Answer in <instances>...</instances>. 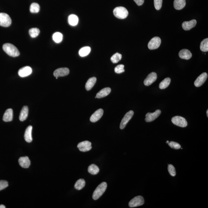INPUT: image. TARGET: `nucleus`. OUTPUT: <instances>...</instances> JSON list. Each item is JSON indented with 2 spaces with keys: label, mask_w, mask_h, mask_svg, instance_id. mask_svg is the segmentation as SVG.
I'll list each match as a JSON object with an SVG mask.
<instances>
[{
  "label": "nucleus",
  "mask_w": 208,
  "mask_h": 208,
  "mask_svg": "<svg viewBox=\"0 0 208 208\" xmlns=\"http://www.w3.org/2000/svg\"><path fill=\"white\" fill-rule=\"evenodd\" d=\"M3 49L8 55L16 57L20 55L18 49L16 47L11 44L6 43L3 46Z\"/></svg>",
  "instance_id": "nucleus-1"
},
{
  "label": "nucleus",
  "mask_w": 208,
  "mask_h": 208,
  "mask_svg": "<svg viewBox=\"0 0 208 208\" xmlns=\"http://www.w3.org/2000/svg\"><path fill=\"white\" fill-rule=\"evenodd\" d=\"M107 187V184L106 182H103L99 184L93 193V199L94 200L99 199L106 191Z\"/></svg>",
  "instance_id": "nucleus-2"
},
{
  "label": "nucleus",
  "mask_w": 208,
  "mask_h": 208,
  "mask_svg": "<svg viewBox=\"0 0 208 208\" xmlns=\"http://www.w3.org/2000/svg\"><path fill=\"white\" fill-rule=\"evenodd\" d=\"M113 14L118 18L124 19L128 16V12L124 7H118L114 9Z\"/></svg>",
  "instance_id": "nucleus-3"
},
{
  "label": "nucleus",
  "mask_w": 208,
  "mask_h": 208,
  "mask_svg": "<svg viewBox=\"0 0 208 208\" xmlns=\"http://www.w3.org/2000/svg\"><path fill=\"white\" fill-rule=\"evenodd\" d=\"M11 19L8 14L0 13V26L9 27L11 24Z\"/></svg>",
  "instance_id": "nucleus-4"
},
{
  "label": "nucleus",
  "mask_w": 208,
  "mask_h": 208,
  "mask_svg": "<svg viewBox=\"0 0 208 208\" xmlns=\"http://www.w3.org/2000/svg\"><path fill=\"white\" fill-rule=\"evenodd\" d=\"M172 121L173 124L178 127H185L187 126V122L185 118L180 116H175L172 118Z\"/></svg>",
  "instance_id": "nucleus-5"
},
{
  "label": "nucleus",
  "mask_w": 208,
  "mask_h": 208,
  "mask_svg": "<svg viewBox=\"0 0 208 208\" xmlns=\"http://www.w3.org/2000/svg\"><path fill=\"white\" fill-rule=\"evenodd\" d=\"M145 201L143 197L138 196L135 197L130 200L129 203V206L130 207H135L142 206L144 203Z\"/></svg>",
  "instance_id": "nucleus-6"
},
{
  "label": "nucleus",
  "mask_w": 208,
  "mask_h": 208,
  "mask_svg": "<svg viewBox=\"0 0 208 208\" xmlns=\"http://www.w3.org/2000/svg\"><path fill=\"white\" fill-rule=\"evenodd\" d=\"M161 43V39L159 37H154L148 43V48L150 50L156 49L160 46Z\"/></svg>",
  "instance_id": "nucleus-7"
},
{
  "label": "nucleus",
  "mask_w": 208,
  "mask_h": 208,
  "mask_svg": "<svg viewBox=\"0 0 208 208\" xmlns=\"http://www.w3.org/2000/svg\"><path fill=\"white\" fill-rule=\"evenodd\" d=\"M134 111L130 110L129 112H127L125 115L124 117L122 120L120 124V128L121 130H123L125 127L126 126L129 121L131 120L133 116H134Z\"/></svg>",
  "instance_id": "nucleus-8"
},
{
  "label": "nucleus",
  "mask_w": 208,
  "mask_h": 208,
  "mask_svg": "<svg viewBox=\"0 0 208 208\" xmlns=\"http://www.w3.org/2000/svg\"><path fill=\"white\" fill-rule=\"evenodd\" d=\"M79 150L82 152H87L92 148L91 143L89 141H85L80 143L77 146Z\"/></svg>",
  "instance_id": "nucleus-9"
},
{
  "label": "nucleus",
  "mask_w": 208,
  "mask_h": 208,
  "mask_svg": "<svg viewBox=\"0 0 208 208\" xmlns=\"http://www.w3.org/2000/svg\"><path fill=\"white\" fill-rule=\"evenodd\" d=\"M161 113V111L159 109H157L154 113H147L146 115L145 121L147 122H150L153 121L160 115Z\"/></svg>",
  "instance_id": "nucleus-10"
},
{
  "label": "nucleus",
  "mask_w": 208,
  "mask_h": 208,
  "mask_svg": "<svg viewBox=\"0 0 208 208\" xmlns=\"http://www.w3.org/2000/svg\"><path fill=\"white\" fill-rule=\"evenodd\" d=\"M208 77V74L206 73H202L197 78L194 82V85L197 87H201L206 81Z\"/></svg>",
  "instance_id": "nucleus-11"
},
{
  "label": "nucleus",
  "mask_w": 208,
  "mask_h": 208,
  "mask_svg": "<svg viewBox=\"0 0 208 208\" xmlns=\"http://www.w3.org/2000/svg\"><path fill=\"white\" fill-rule=\"evenodd\" d=\"M157 78V74L155 72L151 73L144 80V84L145 86H149L156 81Z\"/></svg>",
  "instance_id": "nucleus-12"
},
{
  "label": "nucleus",
  "mask_w": 208,
  "mask_h": 208,
  "mask_svg": "<svg viewBox=\"0 0 208 208\" xmlns=\"http://www.w3.org/2000/svg\"><path fill=\"white\" fill-rule=\"evenodd\" d=\"M69 73V70L68 68H60L54 71V75L55 77H63L68 75Z\"/></svg>",
  "instance_id": "nucleus-13"
},
{
  "label": "nucleus",
  "mask_w": 208,
  "mask_h": 208,
  "mask_svg": "<svg viewBox=\"0 0 208 208\" xmlns=\"http://www.w3.org/2000/svg\"><path fill=\"white\" fill-rule=\"evenodd\" d=\"M103 109H99L96 111L90 117V121L93 123L98 121L103 115Z\"/></svg>",
  "instance_id": "nucleus-14"
},
{
  "label": "nucleus",
  "mask_w": 208,
  "mask_h": 208,
  "mask_svg": "<svg viewBox=\"0 0 208 208\" xmlns=\"http://www.w3.org/2000/svg\"><path fill=\"white\" fill-rule=\"evenodd\" d=\"M32 73V69L30 66H25L19 69V75L21 77H25L30 75Z\"/></svg>",
  "instance_id": "nucleus-15"
},
{
  "label": "nucleus",
  "mask_w": 208,
  "mask_h": 208,
  "mask_svg": "<svg viewBox=\"0 0 208 208\" xmlns=\"http://www.w3.org/2000/svg\"><path fill=\"white\" fill-rule=\"evenodd\" d=\"M196 24V20L195 19H193L189 21L184 22L182 23V27L184 30H188L195 27Z\"/></svg>",
  "instance_id": "nucleus-16"
},
{
  "label": "nucleus",
  "mask_w": 208,
  "mask_h": 208,
  "mask_svg": "<svg viewBox=\"0 0 208 208\" xmlns=\"http://www.w3.org/2000/svg\"><path fill=\"white\" fill-rule=\"evenodd\" d=\"M179 56L181 59L188 60L192 57V54L191 51L187 49H183L180 51L178 54Z\"/></svg>",
  "instance_id": "nucleus-17"
},
{
  "label": "nucleus",
  "mask_w": 208,
  "mask_h": 208,
  "mask_svg": "<svg viewBox=\"0 0 208 208\" xmlns=\"http://www.w3.org/2000/svg\"><path fill=\"white\" fill-rule=\"evenodd\" d=\"M19 163L20 165L23 168H28L30 166V162L27 156L21 157L19 159Z\"/></svg>",
  "instance_id": "nucleus-18"
},
{
  "label": "nucleus",
  "mask_w": 208,
  "mask_h": 208,
  "mask_svg": "<svg viewBox=\"0 0 208 208\" xmlns=\"http://www.w3.org/2000/svg\"><path fill=\"white\" fill-rule=\"evenodd\" d=\"M32 129L33 127L31 126H29L26 128L24 136V139L26 142L30 143L33 140V138L32 137Z\"/></svg>",
  "instance_id": "nucleus-19"
},
{
  "label": "nucleus",
  "mask_w": 208,
  "mask_h": 208,
  "mask_svg": "<svg viewBox=\"0 0 208 208\" xmlns=\"http://www.w3.org/2000/svg\"><path fill=\"white\" fill-rule=\"evenodd\" d=\"M13 119V110L12 109H8L4 114L3 120L5 122L12 121Z\"/></svg>",
  "instance_id": "nucleus-20"
},
{
  "label": "nucleus",
  "mask_w": 208,
  "mask_h": 208,
  "mask_svg": "<svg viewBox=\"0 0 208 208\" xmlns=\"http://www.w3.org/2000/svg\"><path fill=\"white\" fill-rule=\"evenodd\" d=\"M111 89L109 88L102 89L96 94L95 98H101L107 96L110 93Z\"/></svg>",
  "instance_id": "nucleus-21"
},
{
  "label": "nucleus",
  "mask_w": 208,
  "mask_h": 208,
  "mask_svg": "<svg viewBox=\"0 0 208 208\" xmlns=\"http://www.w3.org/2000/svg\"><path fill=\"white\" fill-rule=\"evenodd\" d=\"M186 5L185 0H174L173 5L175 9L180 10L183 9Z\"/></svg>",
  "instance_id": "nucleus-22"
},
{
  "label": "nucleus",
  "mask_w": 208,
  "mask_h": 208,
  "mask_svg": "<svg viewBox=\"0 0 208 208\" xmlns=\"http://www.w3.org/2000/svg\"><path fill=\"white\" fill-rule=\"evenodd\" d=\"M28 108L27 106H23V109L21 110L20 116H19V120L20 121H24L27 119L28 115Z\"/></svg>",
  "instance_id": "nucleus-23"
},
{
  "label": "nucleus",
  "mask_w": 208,
  "mask_h": 208,
  "mask_svg": "<svg viewBox=\"0 0 208 208\" xmlns=\"http://www.w3.org/2000/svg\"><path fill=\"white\" fill-rule=\"evenodd\" d=\"M96 82V78L95 77H92L90 78L87 81L85 85V88L87 91H89L95 85Z\"/></svg>",
  "instance_id": "nucleus-24"
},
{
  "label": "nucleus",
  "mask_w": 208,
  "mask_h": 208,
  "mask_svg": "<svg viewBox=\"0 0 208 208\" xmlns=\"http://www.w3.org/2000/svg\"><path fill=\"white\" fill-rule=\"evenodd\" d=\"M69 24L72 26L77 25L78 23V17L75 15L71 14L68 17Z\"/></svg>",
  "instance_id": "nucleus-25"
},
{
  "label": "nucleus",
  "mask_w": 208,
  "mask_h": 208,
  "mask_svg": "<svg viewBox=\"0 0 208 208\" xmlns=\"http://www.w3.org/2000/svg\"><path fill=\"white\" fill-rule=\"evenodd\" d=\"M99 168L96 165L91 164L89 166L88 172L90 174L93 175H95L99 173Z\"/></svg>",
  "instance_id": "nucleus-26"
},
{
  "label": "nucleus",
  "mask_w": 208,
  "mask_h": 208,
  "mask_svg": "<svg viewBox=\"0 0 208 208\" xmlns=\"http://www.w3.org/2000/svg\"><path fill=\"white\" fill-rule=\"evenodd\" d=\"M85 181L83 179H80L76 181L75 184L74 188L77 190L83 189L85 185Z\"/></svg>",
  "instance_id": "nucleus-27"
},
{
  "label": "nucleus",
  "mask_w": 208,
  "mask_h": 208,
  "mask_svg": "<svg viewBox=\"0 0 208 208\" xmlns=\"http://www.w3.org/2000/svg\"><path fill=\"white\" fill-rule=\"evenodd\" d=\"M170 82H171V79L169 77L165 79L159 84V88L160 89H165L169 87Z\"/></svg>",
  "instance_id": "nucleus-28"
},
{
  "label": "nucleus",
  "mask_w": 208,
  "mask_h": 208,
  "mask_svg": "<svg viewBox=\"0 0 208 208\" xmlns=\"http://www.w3.org/2000/svg\"><path fill=\"white\" fill-rule=\"evenodd\" d=\"M91 51L90 47L86 46L82 48L79 51V55L81 57H84L89 55Z\"/></svg>",
  "instance_id": "nucleus-29"
},
{
  "label": "nucleus",
  "mask_w": 208,
  "mask_h": 208,
  "mask_svg": "<svg viewBox=\"0 0 208 208\" xmlns=\"http://www.w3.org/2000/svg\"><path fill=\"white\" fill-rule=\"evenodd\" d=\"M200 49L202 52H206L208 51V39L206 38L201 42Z\"/></svg>",
  "instance_id": "nucleus-30"
},
{
  "label": "nucleus",
  "mask_w": 208,
  "mask_h": 208,
  "mask_svg": "<svg viewBox=\"0 0 208 208\" xmlns=\"http://www.w3.org/2000/svg\"><path fill=\"white\" fill-rule=\"evenodd\" d=\"M40 10L39 5L36 3H33L30 7V12L31 13H36L39 12Z\"/></svg>",
  "instance_id": "nucleus-31"
},
{
  "label": "nucleus",
  "mask_w": 208,
  "mask_h": 208,
  "mask_svg": "<svg viewBox=\"0 0 208 208\" xmlns=\"http://www.w3.org/2000/svg\"><path fill=\"white\" fill-rule=\"evenodd\" d=\"M62 34L61 33L59 32H56L54 33L52 36L53 40L56 43H59L62 41Z\"/></svg>",
  "instance_id": "nucleus-32"
},
{
  "label": "nucleus",
  "mask_w": 208,
  "mask_h": 208,
  "mask_svg": "<svg viewBox=\"0 0 208 208\" xmlns=\"http://www.w3.org/2000/svg\"><path fill=\"white\" fill-rule=\"evenodd\" d=\"M40 30L39 29L37 28H33L30 29L29 30V34H30V36L33 38H35L39 34Z\"/></svg>",
  "instance_id": "nucleus-33"
},
{
  "label": "nucleus",
  "mask_w": 208,
  "mask_h": 208,
  "mask_svg": "<svg viewBox=\"0 0 208 208\" xmlns=\"http://www.w3.org/2000/svg\"><path fill=\"white\" fill-rule=\"evenodd\" d=\"M122 55L120 54L116 53L114 54L111 58V60L113 63H116L121 59Z\"/></svg>",
  "instance_id": "nucleus-34"
},
{
  "label": "nucleus",
  "mask_w": 208,
  "mask_h": 208,
  "mask_svg": "<svg viewBox=\"0 0 208 208\" xmlns=\"http://www.w3.org/2000/svg\"><path fill=\"white\" fill-rule=\"evenodd\" d=\"M124 65H120L116 66L115 68V71L117 74H120L124 72Z\"/></svg>",
  "instance_id": "nucleus-35"
},
{
  "label": "nucleus",
  "mask_w": 208,
  "mask_h": 208,
  "mask_svg": "<svg viewBox=\"0 0 208 208\" xmlns=\"http://www.w3.org/2000/svg\"><path fill=\"white\" fill-rule=\"evenodd\" d=\"M168 170L170 175L174 177L176 175V172L174 166L171 164L169 165Z\"/></svg>",
  "instance_id": "nucleus-36"
},
{
  "label": "nucleus",
  "mask_w": 208,
  "mask_h": 208,
  "mask_svg": "<svg viewBox=\"0 0 208 208\" xmlns=\"http://www.w3.org/2000/svg\"><path fill=\"white\" fill-rule=\"evenodd\" d=\"M163 0H154V4L155 9L157 10H159L161 8Z\"/></svg>",
  "instance_id": "nucleus-37"
},
{
  "label": "nucleus",
  "mask_w": 208,
  "mask_h": 208,
  "mask_svg": "<svg viewBox=\"0 0 208 208\" xmlns=\"http://www.w3.org/2000/svg\"><path fill=\"white\" fill-rule=\"evenodd\" d=\"M168 144L170 147L173 148V149L178 150L181 148V146L179 144L174 142V141H170V142H169Z\"/></svg>",
  "instance_id": "nucleus-38"
},
{
  "label": "nucleus",
  "mask_w": 208,
  "mask_h": 208,
  "mask_svg": "<svg viewBox=\"0 0 208 208\" xmlns=\"http://www.w3.org/2000/svg\"><path fill=\"white\" fill-rule=\"evenodd\" d=\"M8 186V183L5 180H0V191L5 189Z\"/></svg>",
  "instance_id": "nucleus-39"
},
{
  "label": "nucleus",
  "mask_w": 208,
  "mask_h": 208,
  "mask_svg": "<svg viewBox=\"0 0 208 208\" xmlns=\"http://www.w3.org/2000/svg\"><path fill=\"white\" fill-rule=\"evenodd\" d=\"M134 1L138 6H140L143 5L144 2V0H134Z\"/></svg>",
  "instance_id": "nucleus-40"
},
{
  "label": "nucleus",
  "mask_w": 208,
  "mask_h": 208,
  "mask_svg": "<svg viewBox=\"0 0 208 208\" xmlns=\"http://www.w3.org/2000/svg\"><path fill=\"white\" fill-rule=\"evenodd\" d=\"M5 206L3 205H0V208H5Z\"/></svg>",
  "instance_id": "nucleus-41"
},
{
  "label": "nucleus",
  "mask_w": 208,
  "mask_h": 208,
  "mask_svg": "<svg viewBox=\"0 0 208 208\" xmlns=\"http://www.w3.org/2000/svg\"><path fill=\"white\" fill-rule=\"evenodd\" d=\"M206 115H207V117H208V110L207 109V111H206Z\"/></svg>",
  "instance_id": "nucleus-42"
},
{
  "label": "nucleus",
  "mask_w": 208,
  "mask_h": 208,
  "mask_svg": "<svg viewBox=\"0 0 208 208\" xmlns=\"http://www.w3.org/2000/svg\"><path fill=\"white\" fill-rule=\"evenodd\" d=\"M166 143H169V141H166Z\"/></svg>",
  "instance_id": "nucleus-43"
}]
</instances>
